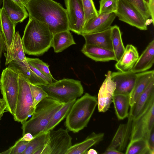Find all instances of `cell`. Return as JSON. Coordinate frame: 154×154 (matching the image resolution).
<instances>
[{"instance_id":"cell-38","label":"cell","mask_w":154,"mask_h":154,"mask_svg":"<svg viewBox=\"0 0 154 154\" xmlns=\"http://www.w3.org/2000/svg\"><path fill=\"white\" fill-rule=\"evenodd\" d=\"M29 84L34 105L35 107L41 101L48 97V95L46 92L40 86L30 83Z\"/></svg>"},{"instance_id":"cell-13","label":"cell","mask_w":154,"mask_h":154,"mask_svg":"<svg viewBox=\"0 0 154 154\" xmlns=\"http://www.w3.org/2000/svg\"><path fill=\"white\" fill-rule=\"evenodd\" d=\"M154 101V79L149 84L145 90L140 95L135 103L130 106L129 112L132 120L137 118Z\"/></svg>"},{"instance_id":"cell-37","label":"cell","mask_w":154,"mask_h":154,"mask_svg":"<svg viewBox=\"0 0 154 154\" xmlns=\"http://www.w3.org/2000/svg\"><path fill=\"white\" fill-rule=\"evenodd\" d=\"M29 141L23 140L20 138L12 146L0 154H23L27 148Z\"/></svg>"},{"instance_id":"cell-10","label":"cell","mask_w":154,"mask_h":154,"mask_svg":"<svg viewBox=\"0 0 154 154\" xmlns=\"http://www.w3.org/2000/svg\"><path fill=\"white\" fill-rule=\"evenodd\" d=\"M116 14L122 21L140 30L147 29V21L141 14L132 5L123 0H119Z\"/></svg>"},{"instance_id":"cell-4","label":"cell","mask_w":154,"mask_h":154,"mask_svg":"<svg viewBox=\"0 0 154 154\" xmlns=\"http://www.w3.org/2000/svg\"><path fill=\"white\" fill-rule=\"evenodd\" d=\"M97 104V98L88 93L76 100L66 117L68 131L78 133L86 127Z\"/></svg>"},{"instance_id":"cell-17","label":"cell","mask_w":154,"mask_h":154,"mask_svg":"<svg viewBox=\"0 0 154 154\" xmlns=\"http://www.w3.org/2000/svg\"><path fill=\"white\" fill-rule=\"evenodd\" d=\"M126 124H120L107 148L116 149L122 152L126 147L131 135L132 119L128 115Z\"/></svg>"},{"instance_id":"cell-12","label":"cell","mask_w":154,"mask_h":154,"mask_svg":"<svg viewBox=\"0 0 154 154\" xmlns=\"http://www.w3.org/2000/svg\"><path fill=\"white\" fill-rule=\"evenodd\" d=\"M112 72L109 71L99 89L97 98L98 109L100 112H105L110 107L116 88V83L111 79Z\"/></svg>"},{"instance_id":"cell-48","label":"cell","mask_w":154,"mask_h":154,"mask_svg":"<svg viewBox=\"0 0 154 154\" xmlns=\"http://www.w3.org/2000/svg\"><path fill=\"white\" fill-rule=\"evenodd\" d=\"M3 4V0H0V10L1 9V6Z\"/></svg>"},{"instance_id":"cell-14","label":"cell","mask_w":154,"mask_h":154,"mask_svg":"<svg viewBox=\"0 0 154 154\" xmlns=\"http://www.w3.org/2000/svg\"><path fill=\"white\" fill-rule=\"evenodd\" d=\"M111 79L116 83L114 94L129 95L134 85L136 73L131 71L111 72Z\"/></svg>"},{"instance_id":"cell-1","label":"cell","mask_w":154,"mask_h":154,"mask_svg":"<svg viewBox=\"0 0 154 154\" xmlns=\"http://www.w3.org/2000/svg\"><path fill=\"white\" fill-rule=\"evenodd\" d=\"M25 8L29 17L47 24L53 35L69 30L66 9L59 3L53 0H29Z\"/></svg>"},{"instance_id":"cell-6","label":"cell","mask_w":154,"mask_h":154,"mask_svg":"<svg viewBox=\"0 0 154 154\" xmlns=\"http://www.w3.org/2000/svg\"><path fill=\"white\" fill-rule=\"evenodd\" d=\"M19 75L7 67L3 70L0 78V90L7 104L6 111L14 115L19 89Z\"/></svg>"},{"instance_id":"cell-34","label":"cell","mask_w":154,"mask_h":154,"mask_svg":"<svg viewBox=\"0 0 154 154\" xmlns=\"http://www.w3.org/2000/svg\"><path fill=\"white\" fill-rule=\"evenodd\" d=\"M135 8L146 20L150 17L148 5L145 0H123Z\"/></svg>"},{"instance_id":"cell-23","label":"cell","mask_w":154,"mask_h":154,"mask_svg":"<svg viewBox=\"0 0 154 154\" xmlns=\"http://www.w3.org/2000/svg\"><path fill=\"white\" fill-rule=\"evenodd\" d=\"M154 63V40L151 41L143 52L131 71L135 73L146 71Z\"/></svg>"},{"instance_id":"cell-29","label":"cell","mask_w":154,"mask_h":154,"mask_svg":"<svg viewBox=\"0 0 154 154\" xmlns=\"http://www.w3.org/2000/svg\"><path fill=\"white\" fill-rule=\"evenodd\" d=\"M111 38L112 51L116 61L117 62L122 57L125 49L123 44L122 34L119 27L116 25L111 26Z\"/></svg>"},{"instance_id":"cell-5","label":"cell","mask_w":154,"mask_h":154,"mask_svg":"<svg viewBox=\"0 0 154 154\" xmlns=\"http://www.w3.org/2000/svg\"><path fill=\"white\" fill-rule=\"evenodd\" d=\"M39 86L46 92L48 97L64 103L76 100L84 92L81 82L72 79H63Z\"/></svg>"},{"instance_id":"cell-18","label":"cell","mask_w":154,"mask_h":154,"mask_svg":"<svg viewBox=\"0 0 154 154\" xmlns=\"http://www.w3.org/2000/svg\"><path fill=\"white\" fill-rule=\"evenodd\" d=\"M8 65V67L23 77L30 83L38 86L48 85L30 69L28 63L26 65L23 62L13 60Z\"/></svg>"},{"instance_id":"cell-15","label":"cell","mask_w":154,"mask_h":154,"mask_svg":"<svg viewBox=\"0 0 154 154\" xmlns=\"http://www.w3.org/2000/svg\"><path fill=\"white\" fill-rule=\"evenodd\" d=\"M116 17L114 13L99 14L85 24L81 35L99 32L109 28Z\"/></svg>"},{"instance_id":"cell-26","label":"cell","mask_w":154,"mask_h":154,"mask_svg":"<svg viewBox=\"0 0 154 154\" xmlns=\"http://www.w3.org/2000/svg\"><path fill=\"white\" fill-rule=\"evenodd\" d=\"M2 7L10 19L16 24L23 22L29 16L25 8L20 6L11 0H3Z\"/></svg>"},{"instance_id":"cell-21","label":"cell","mask_w":154,"mask_h":154,"mask_svg":"<svg viewBox=\"0 0 154 154\" xmlns=\"http://www.w3.org/2000/svg\"><path fill=\"white\" fill-rule=\"evenodd\" d=\"M85 40V44L102 47L112 51L111 27L102 31L81 35Z\"/></svg>"},{"instance_id":"cell-32","label":"cell","mask_w":154,"mask_h":154,"mask_svg":"<svg viewBox=\"0 0 154 154\" xmlns=\"http://www.w3.org/2000/svg\"><path fill=\"white\" fill-rule=\"evenodd\" d=\"M49 135V131L43 132L30 141L23 154H35L46 142Z\"/></svg>"},{"instance_id":"cell-8","label":"cell","mask_w":154,"mask_h":154,"mask_svg":"<svg viewBox=\"0 0 154 154\" xmlns=\"http://www.w3.org/2000/svg\"><path fill=\"white\" fill-rule=\"evenodd\" d=\"M72 141L67 129H52L49 131L45 143L35 154H66L72 146Z\"/></svg>"},{"instance_id":"cell-43","label":"cell","mask_w":154,"mask_h":154,"mask_svg":"<svg viewBox=\"0 0 154 154\" xmlns=\"http://www.w3.org/2000/svg\"><path fill=\"white\" fill-rule=\"evenodd\" d=\"M5 46L4 38L0 28V58Z\"/></svg>"},{"instance_id":"cell-3","label":"cell","mask_w":154,"mask_h":154,"mask_svg":"<svg viewBox=\"0 0 154 154\" xmlns=\"http://www.w3.org/2000/svg\"><path fill=\"white\" fill-rule=\"evenodd\" d=\"M64 103L48 97L41 101L36 105L31 118L22 124L23 135L30 133L35 137L44 132L54 114Z\"/></svg>"},{"instance_id":"cell-22","label":"cell","mask_w":154,"mask_h":154,"mask_svg":"<svg viewBox=\"0 0 154 154\" xmlns=\"http://www.w3.org/2000/svg\"><path fill=\"white\" fill-rule=\"evenodd\" d=\"M16 25L10 19L4 8L2 7L0 10V28L6 51L10 48L15 35Z\"/></svg>"},{"instance_id":"cell-39","label":"cell","mask_w":154,"mask_h":154,"mask_svg":"<svg viewBox=\"0 0 154 154\" xmlns=\"http://www.w3.org/2000/svg\"><path fill=\"white\" fill-rule=\"evenodd\" d=\"M28 63L30 69L38 77L46 82L48 84H51L53 82V80L51 78L36 69L29 63Z\"/></svg>"},{"instance_id":"cell-33","label":"cell","mask_w":154,"mask_h":154,"mask_svg":"<svg viewBox=\"0 0 154 154\" xmlns=\"http://www.w3.org/2000/svg\"><path fill=\"white\" fill-rule=\"evenodd\" d=\"M81 1L85 23L91 19L97 16L99 14L98 11L96 9L93 0Z\"/></svg>"},{"instance_id":"cell-30","label":"cell","mask_w":154,"mask_h":154,"mask_svg":"<svg viewBox=\"0 0 154 154\" xmlns=\"http://www.w3.org/2000/svg\"><path fill=\"white\" fill-rule=\"evenodd\" d=\"M76 100L65 103L53 116L44 132H48L53 129L67 115L72 105Z\"/></svg>"},{"instance_id":"cell-35","label":"cell","mask_w":154,"mask_h":154,"mask_svg":"<svg viewBox=\"0 0 154 154\" xmlns=\"http://www.w3.org/2000/svg\"><path fill=\"white\" fill-rule=\"evenodd\" d=\"M119 0H100L98 14L116 13Z\"/></svg>"},{"instance_id":"cell-7","label":"cell","mask_w":154,"mask_h":154,"mask_svg":"<svg viewBox=\"0 0 154 154\" xmlns=\"http://www.w3.org/2000/svg\"><path fill=\"white\" fill-rule=\"evenodd\" d=\"M35 108L29 83L19 75L18 94L13 116L14 120L21 124L23 123L32 116Z\"/></svg>"},{"instance_id":"cell-20","label":"cell","mask_w":154,"mask_h":154,"mask_svg":"<svg viewBox=\"0 0 154 154\" xmlns=\"http://www.w3.org/2000/svg\"><path fill=\"white\" fill-rule=\"evenodd\" d=\"M139 57L136 48L132 45H127L122 57L116 64L115 67L122 72L131 71Z\"/></svg>"},{"instance_id":"cell-2","label":"cell","mask_w":154,"mask_h":154,"mask_svg":"<svg viewBox=\"0 0 154 154\" xmlns=\"http://www.w3.org/2000/svg\"><path fill=\"white\" fill-rule=\"evenodd\" d=\"M53 34L45 23L29 17L21 39L24 52L39 56L51 47Z\"/></svg>"},{"instance_id":"cell-11","label":"cell","mask_w":154,"mask_h":154,"mask_svg":"<svg viewBox=\"0 0 154 154\" xmlns=\"http://www.w3.org/2000/svg\"><path fill=\"white\" fill-rule=\"evenodd\" d=\"M64 1L66 8L69 30L81 35L85 23L82 1Z\"/></svg>"},{"instance_id":"cell-41","label":"cell","mask_w":154,"mask_h":154,"mask_svg":"<svg viewBox=\"0 0 154 154\" xmlns=\"http://www.w3.org/2000/svg\"><path fill=\"white\" fill-rule=\"evenodd\" d=\"M148 5L149 9L152 24H154V0H145Z\"/></svg>"},{"instance_id":"cell-36","label":"cell","mask_w":154,"mask_h":154,"mask_svg":"<svg viewBox=\"0 0 154 154\" xmlns=\"http://www.w3.org/2000/svg\"><path fill=\"white\" fill-rule=\"evenodd\" d=\"M26 60L28 63L51 78L54 81L56 80L51 75L49 68V66L47 63L37 58L26 57Z\"/></svg>"},{"instance_id":"cell-27","label":"cell","mask_w":154,"mask_h":154,"mask_svg":"<svg viewBox=\"0 0 154 154\" xmlns=\"http://www.w3.org/2000/svg\"><path fill=\"white\" fill-rule=\"evenodd\" d=\"M75 44L70 31L66 30L53 35L51 47L53 48L55 52L58 53Z\"/></svg>"},{"instance_id":"cell-19","label":"cell","mask_w":154,"mask_h":154,"mask_svg":"<svg viewBox=\"0 0 154 154\" xmlns=\"http://www.w3.org/2000/svg\"><path fill=\"white\" fill-rule=\"evenodd\" d=\"M81 51L87 57L96 62L116 61L113 51L96 45L85 44Z\"/></svg>"},{"instance_id":"cell-40","label":"cell","mask_w":154,"mask_h":154,"mask_svg":"<svg viewBox=\"0 0 154 154\" xmlns=\"http://www.w3.org/2000/svg\"><path fill=\"white\" fill-rule=\"evenodd\" d=\"M146 139L150 154H154V127L146 137Z\"/></svg>"},{"instance_id":"cell-24","label":"cell","mask_w":154,"mask_h":154,"mask_svg":"<svg viewBox=\"0 0 154 154\" xmlns=\"http://www.w3.org/2000/svg\"><path fill=\"white\" fill-rule=\"evenodd\" d=\"M5 53L6 66L11 61L16 60L28 64L22 43L20 35L18 31L16 33L9 49Z\"/></svg>"},{"instance_id":"cell-25","label":"cell","mask_w":154,"mask_h":154,"mask_svg":"<svg viewBox=\"0 0 154 154\" xmlns=\"http://www.w3.org/2000/svg\"><path fill=\"white\" fill-rule=\"evenodd\" d=\"M104 135V133H103L96 134L93 132L83 141L72 145L66 154H86L91 147L102 141Z\"/></svg>"},{"instance_id":"cell-31","label":"cell","mask_w":154,"mask_h":154,"mask_svg":"<svg viewBox=\"0 0 154 154\" xmlns=\"http://www.w3.org/2000/svg\"><path fill=\"white\" fill-rule=\"evenodd\" d=\"M125 154H150L146 139L143 138L130 141Z\"/></svg>"},{"instance_id":"cell-45","label":"cell","mask_w":154,"mask_h":154,"mask_svg":"<svg viewBox=\"0 0 154 154\" xmlns=\"http://www.w3.org/2000/svg\"><path fill=\"white\" fill-rule=\"evenodd\" d=\"M20 6L25 8L29 0H11Z\"/></svg>"},{"instance_id":"cell-44","label":"cell","mask_w":154,"mask_h":154,"mask_svg":"<svg viewBox=\"0 0 154 154\" xmlns=\"http://www.w3.org/2000/svg\"><path fill=\"white\" fill-rule=\"evenodd\" d=\"M122 152H120L115 149L107 148L105 152L103 154H122Z\"/></svg>"},{"instance_id":"cell-16","label":"cell","mask_w":154,"mask_h":154,"mask_svg":"<svg viewBox=\"0 0 154 154\" xmlns=\"http://www.w3.org/2000/svg\"><path fill=\"white\" fill-rule=\"evenodd\" d=\"M153 79L154 71L153 70L136 73L134 85L129 94L130 106L134 105L138 97Z\"/></svg>"},{"instance_id":"cell-28","label":"cell","mask_w":154,"mask_h":154,"mask_svg":"<svg viewBox=\"0 0 154 154\" xmlns=\"http://www.w3.org/2000/svg\"><path fill=\"white\" fill-rule=\"evenodd\" d=\"M116 115L119 120L128 117L129 104V95L114 94L112 98Z\"/></svg>"},{"instance_id":"cell-9","label":"cell","mask_w":154,"mask_h":154,"mask_svg":"<svg viewBox=\"0 0 154 154\" xmlns=\"http://www.w3.org/2000/svg\"><path fill=\"white\" fill-rule=\"evenodd\" d=\"M154 127V101L137 118L133 120L130 141L145 139Z\"/></svg>"},{"instance_id":"cell-42","label":"cell","mask_w":154,"mask_h":154,"mask_svg":"<svg viewBox=\"0 0 154 154\" xmlns=\"http://www.w3.org/2000/svg\"><path fill=\"white\" fill-rule=\"evenodd\" d=\"M7 108V104L4 99L0 98V120Z\"/></svg>"},{"instance_id":"cell-46","label":"cell","mask_w":154,"mask_h":154,"mask_svg":"<svg viewBox=\"0 0 154 154\" xmlns=\"http://www.w3.org/2000/svg\"><path fill=\"white\" fill-rule=\"evenodd\" d=\"M21 138L24 140L29 141L32 140L34 137L30 133H27L23 135Z\"/></svg>"},{"instance_id":"cell-47","label":"cell","mask_w":154,"mask_h":154,"mask_svg":"<svg viewBox=\"0 0 154 154\" xmlns=\"http://www.w3.org/2000/svg\"><path fill=\"white\" fill-rule=\"evenodd\" d=\"M87 154H97V151L93 149H91L87 151L86 153Z\"/></svg>"}]
</instances>
